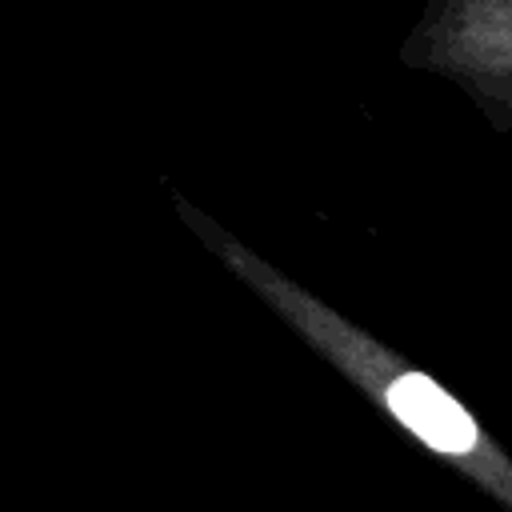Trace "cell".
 <instances>
[{
	"mask_svg": "<svg viewBox=\"0 0 512 512\" xmlns=\"http://www.w3.org/2000/svg\"><path fill=\"white\" fill-rule=\"evenodd\" d=\"M388 408H392V416L404 424V428H412L424 444H432L436 452H456V456H464V452H472L476 448V424H472V416L444 392V388H436L428 376H420V372H400V376H392V384H388Z\"/></svg>",
	"mask_w": 512,
	"mask_h": 512,
	"instance_id": "1",
	"label": "cell"
}]
</instances>
